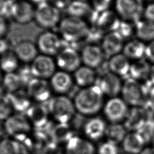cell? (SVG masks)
Returning a JSON list of instances; mask_svg holds the SVG:
<instances>
[{
    "label": "cell",
    "mask_w": 154,
    "mask_h": 154,
    "mask_svg": "<svg viewBox=\"0 0 154 154\" xmlns=\"http://www.w3.org/2000/svg\"><path fill=\"white\" fill-rule=\"evenodd\" d=\"M147 1H149L151 2V3H152V2H154V0H147Z\"/></svg>",
    "instance_id": "f5cc1de1"
},
{
    "label": "cell",
    "mask_w": 154,
    "mask_h": 154,
    "mask_svg": "<svg viewBox=\"0 0 154 154\" xmlns=\"http://www.w3.org/2000/svg\"><path fill=\"white\" fill-rule=\"evenodd\" d=\"M12 107L8 96H2L0 97V121L6 120L13 114Z\"/></svg>",
    "instance_id": "74e56055"
},
{
    "label": "cell",
    "mask_w": 154,
    "mask_h": 154,
    "mask_svg": "<svg viewBox=\"0 0 154 154\" xmlns=\"http://www.w3.org/2000/svg\"><path fill=\"white\" fill-rule=\"evenodd\" d=\"M1 129L0 128V140H1Z\"/></svg>",
    "instance_id": "db71d44e"
},
{
    "label": "cell",
    "mask_w": 154,
    "mask_h": 154,
    "mask_svg": "<svg viewBox=\"0 0 154 154\" xmlns=\"http://www.w3.org/2000/svg\"><path fill=\"white\" fill-rule=\"evenodd\" d=\"M145 57L148 61L154 63V40L146 46Z\"/></svg>",
    "instance_id": "ee69618b"
},
{
    "label": "cell",
    "mask_w": 154,
    "mask_h": 154,
    "mask_svg": "<svg viewBox=\"0 0 154 154\" xmlns=\"http://www.w3.org/2000/svg\"><path fill=\"white\" fill-rule=\"evenodd\" d=\"M74 136L73 132L68 123H58L51 131V137L55 143H66Z\"/></svg>",
    "instance_id": "836d02e7"
},
{
    "label": "cell",
    "mask_w": 154,
    "mask_h": 154,
    "mask_svg": "<svg viewBox=\"0 0 154 154\" xmlns=\"http://www.w3.org/2000/svg\"><path fill=\"white\" fill-rule=\"evenodd\" d=\"M147 86L132 78L126 79L122 85L123 99L132 107H141L149 99L150 90Z\"/></svg>",
    "instance_id": "3957f363"
},
{
    "label": "cell",
    "mask_w": 154,
    "mask_h": 154,
    "mask_svg": "<svg viewBox=\"0 0 154 154\" xmlns=\"http://www.w3.org/2000/svg\"><path fill=\"white\" fill-rule=\"evenodd\" d=\"M103 34L96 26H94L92 28H89L85 39L90 44H93V43H95L101 38H103Z\"/></svg>",
    "instance_id": "60d3db41"
},
{
    "label": "cell",
    "mask_w": 154,
    "mask_h": 154,
    "mask_svg": "<svg viewBox=\"0 0 154 154\" xmlns=\"http://www.w3.org/2000/svg\"><path fill=\"white\" fill-rule=\"evenodd\" d=\"M35 9L32 4L26 0H18L12 3L10 16L20 24H26L34 19Z\"/></svg>",
    "instance_id": "4fadbf2b"
},
{
    "label": "cell",
    "mask_w": 154,
    "mask_h": 154,
    "mask_svg": "<svg viewBox=\"0 0 154 154\" xmlns=\"http://www.w3.org/2000/svg\"><path fill=\"white\" fill-rule=\"evenodd\" d=\"M29 67L34 78L47 79L55 73L56 63L51 56L41 54L34 58Z\"/></svg>",
    "instance_id": "9c48e42d"
},
{
    "label": "cell",
    "mask_w": 154,
    "mask_h": 154,
    "mask_svg": "<svg viewBox=\"0 0 154 154\" xmlns=\"http://www.w3.org/2000/svg\"><path fill=\"white\" fill-rule=\"evenodd\" d=\"M148 120L146 113L142 107L134 106L129 109L124 120V126L131 132L138 131Z\"/></svg>",
    "instance_id": "ac0fdd59"
},
{
    "label": "cell",
    "mask_w": 154,
    "mask_h": 154,
    "mask_svg": "<svg viewBox=\"0 0 154 154\" xmlns=\"http://www.w3.org/2000/svg\"><path fill=\"white\" fill-rule=\"evenodd\" d=\"M149 99L154 103V85L152 87L149 93Z\"/></svg>",
    "instance_id": "f907efd6"
},
{
    "label": "cell",
    "mask_w": 154,
    "mask_h": 154,
    "mask_svg": "<svg viewBox=\"0 0 154 154\" xmlns=\"http://www.w3.org/2000/svg\"><path fill=\"white\" fill-rule=\"evenodd\" d=\"M81 1H86L87 0H81Z\"/></svg>",
    "instance_id": "11a10c76"
},
{
    "label": "cell",
    "mask_w": 154,
    "mask_h": 154,
    "mask_svg": "<svg viewBox=\"0 0 154 154\" xmlns=\"http://www.w3.org/2000/svg\"><path fill=\"white\" fill-rule=\"evenodd\" d=\"M115 5L117 14L129 22L140 20L144 10L143 0H116Z\"/></svg>",
    "instance_id": "52a82bcc"
},
{
    "label": "cell",
    "mask_w": 154,
    "mask_h": 154,
    "mask_svg": "<svg viewBox=\"0 0 154 154\" xmlns=\"http://www.w3.org/2000/svg\"><path fill=\"white\" fill-rule=\"evenodd\" d=\"M146 45L139 39L131 40L127 42L123 48V54L129 60H138L145 56Z\"/></svg>",
    "instance_id": "f546056e"
},
{
    "label": "cell",
    "mask_w": 154,
    "mask_h": 154,
    "mask_svg": "<svg viewBox=\"0 0 154 154\" xmlns=\"http://www.w3.org/2000/svg\"><path fill=\"white\" fill-rule=\"evenodd\" d=\"M151 143H152V147L154 149V137H153V138H152V140Z\"/></svg>",
    "instance_id": "816d5d0a"
},
{
    "label": "cell",
    "mask_w": 154,
    "mask_h": 154,
    "mask_svg": "<svg viewBox=\"0 0 154 154\" xmlns=\"http://www.w3.org/2000/svg\"><path fill=\"white\" fill-rule=\"evenodd\" d=\"M38 49L36 44L29 40H22L17 43L13 52L19 61L24 63H31L38 55Z\"/></svg>",
    "instance_id": "603a6c76"
},
{
    "label": "cell",
    "mask_w": 154,
    "mask_h": 154,
    "mask_svg": "<svg viewBox=\"0 0 154 154\" xmlns=\"http://www.w3.org/2000/svg\"><path fill=\"white\" fill-rule=\"evenodd\" d=\"M20 146L15 140L4 138L0 140V154H21Z\"/></svg>",
    "instance_id": "d590c367"
},
{
    "label": "cell",
    "mask_w": 154,
    "mask_h": 154,
    "mask_svg": "<svg viewBox=\"0 0 154 154\" xmlns=\"http://www.w3.org/2000/svg\"><path fill=\"white\" fill-rule=\"evenodd\" d=\"M117 145L106 141L100 145L98 148V154H119Z\"/></svg>",
    "instance_id": "ab89813d"
},
{
    "label": "cell",
    "mask_w": 154,
    "mask_h": 154,
    "mask_svg": "<svg viewBox=\"0 0 154 154\" xmlns=\"http://www.w3.org/2000/svg\"><path fill=\"white\" fill-rule=\"evenodd\" d=\"M103 95L97 85L84 88L74 97L73 103L76 110L82 115L97 114L103 105Z\"/></svg>",
    "instance_id": "6da1fadb"
},
{
    "label": "cell",
    "mask_w": 154,
    "mask_h": 154,
    "mask_svg": "<svg viewBox=\"0 0 154 154\" xmlns=\"http://www.w3.org/2000/svg\"><path fill=\"white\" fill-rule=\"evenodd\" d=\"M52 90L50 83L46 79L33 78L27 84V93L31 99L38 103L49 100Z\"/></svg>",
    "instance_id": "8fae6325"
},
{
    "label": "cell",
    "mask_w": 154,
    "mask_h": 154,
    "mask_svg": "<svg viewBox=\"0 0 154 154\" xmlns=\"http://www.w3.org/2000/svg\"><path fill=\"white\" fill-rule=\"evenodd\" d=\"M128 110V104L118 97H111L103 106L104 114L111 123L124 121Z\"/></svg>",
    "instance_id": "30bf717a"
},
{
    "label": "cell",
    "mask_w": 154,
    "mask_h": 154,
    "mask_svg": "<svg viewBox=\"0 0 154 154\" xmlns=\"http://www.w3.org/2000/svg\"><path fill=\"white\" fill-rule=\"evenodd\" d=\"M49 83L52 90L58 94H64L72 89L73 80L68 72L61 70L55 72L51 78Z\"/></svg>",
    "instance_id": "7402d4cb"
},
{
    "label": "cell",
    "mask_w": 154,
    "mask_h": 154,
    "mask_svg": "<svg viewBox=\"0 0 154 154\" xmlns=\"http://www.w3.org/2000/svg\"><path fill=\"white\" fill-rule=\"evenodd\" d=\"M56 55L55 63L63 71L74 72L81 66V55L73 47L66 46L61 48Z\"/></svg>",
    "instance_id": "ba28073f"
},
{
    "label": "cell",
    "mask_w": 154,
    "mask_h": 154,
    "mask_svg": "<svg viewBox=\"0 0 154 154\" xmlns=\"http://www.w3.org/2000/svg\"><path fill=\"white\" fill-rule=\"evenodd\" d=\"M62 43L59 36L49 31H46L39 34L36 46L42 54L51 56L57 55L61 48Z\"/></svg>",
    "instance_id": "7c38bea8"
},
{
    "label": "cell",
    "mask_w": 154,
    "mask_h": 154,
    "mask_svg": "<svg viewBox=\"0 0 154 154\" xmlns=\"http://www.w3.org/2000/svg\"><path fill=\"white\" fill-rule=\"evenodd\" d=\"M104 55L101 48L94 44H88L82 49L81 58L85 66L94 69L102 64Z\"/></svg>",
    "instance_id": "2e32d148"
},
{
    "label": "cell",
    "mask_w": 154,
    "mask_h": 154,
    "mask_svg": "<svg viewBox=\"0 0 154 154\" xmlns=\"http://www.w3.org/2000/svg\"><path fill=\"white\" fill-rule=\"evenodd\" d=\"M122 143L124 152L129 154H139L146 144L144 140L137 132L128 133Z\"/></svg>",
    "instance_id": "d4e9b609"
},
{
    "label": "cell",
    "mask_w": 154,
    "mask_h": 154,
    "mask_svg": "<svg viewBox=\"0 0 154 154\" xmlns=\"http://www.w3.org/2000/svg\"><path fill=\"white\" fill-rule=\"evenodd\" d=\"M19 67V60L14 52L8 51L0 55V70L4 73L16 72Z\"/></svg>",
    "instance_id": "d6a6232c"
},
{
    "label": "cell",
    "mask_w": 154,
    "mask_h": 154,
    "mask_svg": "<svg viewBox=\"0 0 154 154\" xmlns=\"http://www.w3.org/2000/svg\"><path fill=\"white\" fill-rule=\"evenodd\" d=\"M96 85L103 94L114 97L121 92L123 84L119 76L109 71L101 74L98 78V84Z\"/></svg>",
    "instance_id": "5bb4252c"
},
{
    "label": "cell",
    "mask_w": 154,
    "mask_h": 154,
    "mask_svg": "<svg viewBox=\"0 0 154 154\" xmlns=\"http://www.w3.org/2000/svg\"><path fill=\"white\" fill-rule=\"evenodd\" d=\"M8 50V43L4 38H0V55L6 52Z\"/></svg>",
    "instance_id": "7dc6e473"
},
{
    "label": "cell",
    "mask_w": 154,
    "mask_h": 154,
    "mask_svg": "<svg viewBox=\"0 0 154 154\" xmlns=\"http://www.w3.org/2000/svg\"><path fill=\"white\" fill-rule=\"evenodd\" d=\"M131 64L129 59L123 54H118L111 57L108 62L109 71L119 76L129 74Z\"/></svg>",
    "instance_id": "484cf974"
},
{
    "label": "cell",
    "mask_w": 154,
    "mask_h": 154,
    "mask_svg": "<svg viewBox=\"0 0 154 154\" xmlns=\"http://www.w3.org/2000/svg\"><path fill=\"white\" fill-rule=\"evenodd\" d=\"M4 129L9 137L22 140L31 131V124L26 116L17 113L12 114L4 121Z\"/></svg>",
    "instance_id": "5b68a950"
},
{
    "label": "cell",
    "mask_w": 154,
    "mask_h": 154,
    "mask_svg": "<svg viewBox=\"0 0 154 154\" xmlns=\"http://www.w3.org/2000/svg\"><path fill=\"white\" fill-rule=\"evenodd\" d=\"M134 27L129 23V21L120 20V24L117 29V32L122 37V38H126L130 37L134 32Z\"/></svg>",
    "instance_id": "f35d334b"
},
{
    "label": "cell",
    "mask_w": 154,
    "mask_h": 154,
    "mask_svg": "<svg viewBox=\"0 0 154 154\" xmlns=\"http://www.w3.org/2000/svg\"><path fill=\"white\" fill-rule=\"evenodd\" d=\"M112 0H92L93 8L98 13L109 10Z\"/></svg>",
    "instance_id": "b9f144b4"
},
{
    "label": "cell",
    "mask_w": 154,
    "mask_h": 154,
    "mask_svg": "<svg viewBox=\"0 0 154 154\" xmlns=\"http://www.w3.org/2000/svg\"><path fill=\"white\" fill-rule=\"evenodd\" d=\"M149 80L152 84L154 85V64L151 66L150 75H149Z\"/></svg>",
    "instance_id": "681fc988"
},
{
    "label": "cell",
    "mask_w": 154,
    "mask_h": 154,
    "mask_svg": "<svg viewBox=\"0 0 154 154\" xmlns=\"http://www.w3.org/2000/svg\"><path fill=\"white\" fill-rule=\"evenodd\" d=\"M102 40V49L109 57L120 54L123 49V38L117 31L106 34Z\"/></svg>",
    "instance_id": "44dd1931"
},
{
    "label": "cell",
    "mask_w": 154,
    "mask_h": 154,
    "mask_svg": "<svg viewBox=\"0 0 154 154\" xmlns=\"http://www.w3.org/2000/svg\"><path fill=\"white\" fill-rule=\"evenodd\" d=\"M71 1L72 0H49L48 2L60 10H66Z\"/></svg>",
    "instance_id": "7bdbcfd3"
},
{
    "label": "cell",
    "mask_w": 154,
    "mask_h": 154,
    "mask_svg": "<svg viewBox=\"0 0 154 154\" xmlns=\"http://www.w3.org/2000/svg\"><path fill=\"white\" fill-rule=\"evenodd\" d=\"M144 14L146 19L154 22V2L149 4L144 10Z\"/></svg>",
    "instance_id": "f6af8a7d"
},
{
    "label": "cell",
    "mask_w": 154,
    "mask_h": 154,
    "mask_svg": "<svg viewBox=\"0 0 154 154\" xmlns=\"http://www.w3.org/2000/svg\"><path fill=\"white\" fill-rule=\"evenodd\" d=\"M23 84L22 79L17 72L5 73L2 76V85L4 89L9 93L20 90Z\"/></svg>",
    "instance_id": "e575fe53"
},
{
    "label": "cell",
    "mask_w": 154,
    "mask_h": 154,
    "mask_svg": "<svg viewBox=\"0 0 154 154\" xmlns=\"http://www.w3.org/2000/svg\"><path fill=\"white\" fill-rule=\"evenodd\" d=\"M95 148L89 141L78 136L70 138L65 146V154H94Z\"/></svg>",
    "instance_id": "ffe728a7"
},
{
    "label": "cell",
    "mask_w": 154,
    "mask_h": 154,
    "mask_svg": "<svg viewBox=\"0 0 154 154\" xmlns=\"http://www.w3.org/2000/svg\"><path fill=\"white\" fill-rule=\"evenodd\" d=\"M126 134L127 130L124 125L120 123H114L106 126L105 135L107 141L117 145L123 141Z\"/></svg>",
    "instance_id": "1f68e13d"
},
{
    "label": "cell",
    "mask_w": 154,
    "mask_h": 154,
    "mask_svg": "<svg viewBox=\"0 0 154 154\" xmlns=\"http://www.w3.org/2000/svg\"><path fill=\"white\" fill-rule=\"evenodd\" d=\"M106 126L105 122L102 118L93 117L85 123L84 132L89 139L96 141L105 135Z\"/></svg>",
    "instance_id": "cb8c5ba5"
},
{
    "label": "cell",
    "mask_w": 154,
    "mask_h": 154,
    "mask_svg": "<svg viewBox=\"0 0 154 154\" xmlns=\"http://www.w3.org/2000/svg\"><path fill=\"white\" fill-rule=\"evenodd\" d=\"M120 20L117 13L108 10L99 13L94 26L103 34L116 31L120 24Z\"/></svg>",
    "instance_id": "e0dca14e"
},
{
    "label": "cell",
    "mask_w": 154,
    "mask_h": 154,
    "mask_svg": "<svg viewBox=\"0 0 154 154\" xmlns=\"http://www.w3.org/2000/svg\"><path fill=\"white\" fill-rule=\"evenodd\" d=\"M8 96L13 109L17 111V113L26 112L32 105L31 99L26 91L19 90L10 93Z\"/></svg>",
    "instance_id": "83f0119b"
},
{
    "label": "cell",
    "mask_w": 154,
    "mask_h": 154,
    "mask_svg": "<svg viewBox=\"0 0 154 154\" xmlns=\"http://www.w3.org/2000/svg\"><path fill=\"white\" fill-rule=\"evenodd\" d=\"M8 30V24L4 17L0 16V38H3Z\"/></svg>",
    "instance_id": "bcb514c9"
},
{
    "label": "cell",
    "mask_w": 154,
    "mask_h": 154,
    "mask_svg": "<svg viewBox=\"0 0 154 154\" xmlns=\"http://www.w3.org/2000/svg\"><path fill=\"white\" fill-rule=\"evenodd\" d=\"M125 154H129V153H125Z\"/></svg>",
    "instance_id": "9f6ffc18"
},
{
    "label": "cell",
    "mask_w": 154,
    "mask_h": 154,
    "mask_svg": "<svg viewBox=\"0 0 154 154\" xmlns=\"http://www.w3.org/2000/svg\"><path fill=\"white\" fill-rule=\"evenodd\" d=\"M26 112L31 124L36 128L45 126L48 122L49 114L48 108L42 103L32 104Z\"/></svg>",
    "instance_id": "d6986e66"
},
{
    "label": "cell",
    "mask_w": 154,
    "mask_h": 154,
    "mask_svg": "<svg viewBox=\"0 0 154 154\" xmlns=\"http://www.w3.org/2000/svg\"><path fill=\"white\" fill-rule=\"evenodd\" d=\"M67 12L70 16L82 19L87 18L94 25L99 13L96 11L86 2L81 0L72 1L67 8Z\"/></svg>",
    "instance_id": "9a60e30c"
},
{
    "label": "cell",
    "mask_w": 154,
    "mask_h": 154,
    "mask_svg": "<svg viewBox=\"0 0 154 154\" xmlns=\"http://www.w3.org/2000/svg\"><path fill=\"white\" fill-rule=\"evenodd\" d=\"M37 24L44 28H52L60 22L59 10L46 1L37 6L34 19Z\"/></svg>",
    "instance_id": "8992f818"
},
{
    "label": "cell",
    "mask_w": 154,
    "mask_h": 154,
    "mask_svg": "<svg viewBox=\"0 0 154 154\" xmlns=\"http://www.w3.org/2000/svg\"><path fill=\"white\" fill-rule=\"evenodd\" d=\"M139 154H154V149L152 147H144Z\"/></svg>",
    "instance_id": "c3c4849f"
},
{
    "label": "cell",
    "mask_w": 154,
    "mask_h": 154,
    "mask_svg": "<svg viewBox=\"0 0 154 154\" xmlns=\"http://www.w3.org/2000/svg\"><path fill=\"white\" fill-rule=\"evenodd\" d=\"M135 23V32L139 40L150 42L154 40V22L147 19H140Z\"/></svg>",
    "instance_id": "4dcf8cb0"
},
{
    "label": "cell",
    "mask_w": 154,
    "mask_h": 154,
    "mask_svg": "<svg viewBox=\"0 0 154 154\" xmlns=\"http://www.w3.org/2000/svg\"><path fill=\"white\" fill-rule=\"evenodd\" d=\"M48 110L49 114L58 123H69L75 117L76 111L73 102L63 95L51 99Z\"/></svg>",
    "instance_id": "277c9868"
},
{
    "label": "cell",
    "mask_w": 154,
    "mask_h": 154,
    "mask_svg": "<svg viewBox=\"0 0 154 154\" xmlns=\"http://www.w3.org/2000/svg\"><path fill=\"white\" fill-rule=\"evenodd\" d=\"M151 66L149 62L143 59L135 60L132 64H131L129 74L131 78L138 81L149 80V75Z\"/></svg>",
    "instance_id": "4316f807"
},
{
    "label": "cell",
    "mask_w": 154,
    "mask_h": 154,
    "mask_svg": "<svg viewBox=\"0 0 154 154\" xmlns=\"http://www.w3.org/2000/svg\"><path fill=\"white\" fill-rule=\"evenodd\" d=\"M143 138L146 144L151 143L154 137V119H149L137 131Z\"/></svg>",
    "instance_id": "8d00e7d4"
},
{
    "label": "cell",
    "mask_w": 154,
    "mask_h": 154,
    "mask_svg": "<svg viewBox=\"0 0 154 154\" xmlns=\"http://www.w3.org/2000/svg\"><path fill=\"white\" fill-rule=\"evenodd\" d=\"M89 28L85 20L70 16L59 23L60 32L63 38L69 43H76L81 39H85Z\"/></svg>",
    "instance_id": "7a4b0ae2"
},
{
    "label": "cell",
    "mask_w": 154,
    "mask_h": 154,
    "mask_svg": "<svg viewBox=\"0 0 154 154\" xmlns=\"http://www.w3.org/2000/svg\"><path fill=\"white\" fill-rule=\"evenodd\" d=\"M74 72V80L80 87H90L96 81V74L94 69L86 66H80Z\"/></svg>",
    "instance_id": "f1b7e54d"
}]
</instances>
